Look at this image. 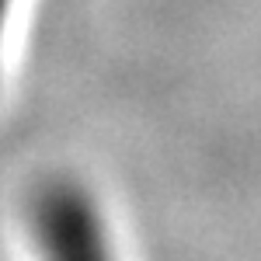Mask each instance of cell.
I'll list each match as a JSON object with an SVG mask.
<instances>
[{"instance_id":"obj_1","label":"cell","mask_w":261,"mask_h":261,"mask_svg":"<svg viewBox=\"0 0 261 261\" xmlns=\"http://www.w3.org/2000/svg\"><path fill=\"white\" fill-rule=\"evenodd\" d=\"M39 244L45 261H112L94 202L70 185H56L42 195Z\"/></svg>"},{"instance_id":"obj_2","label":"cell","mask_w":261,"mask_h":261,"mask_svg":"<svg viewBox=\"0 0 261 261\" xmlns=\"http://www.w3.org/2000/svg\"><path fill=\"white\" fill-rule=\"evenodd\" d=\"M7 7H11V0H0V32H4V18H7Z\"/></svg>"}]
</instances>
